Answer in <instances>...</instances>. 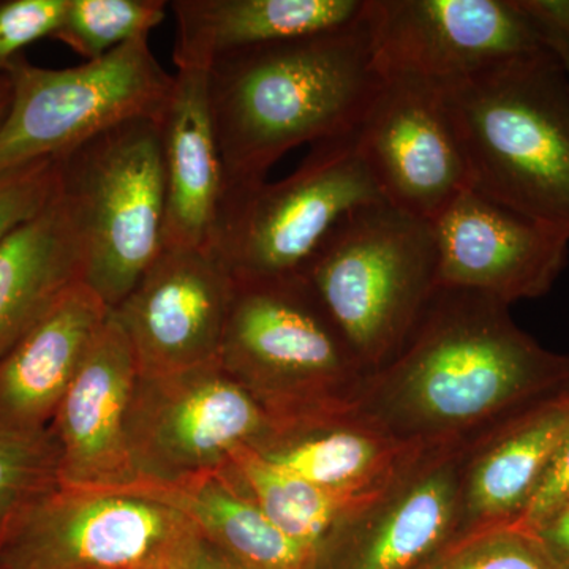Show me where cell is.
Here are the masks:
<instances>
[{"label":"cell","mask_w":569,"mask_h":569,"mask_svg":"<svg viewBox=\"0 0 569 569\" xmlns=\"http://www.w3.org/2000/svg\"><path fill=\"white\" fill-rule=\"evenodd\" d=\"M569 389V356L539 346L486 296L437 288L406 346L367 373L350 408L419 448L471 445Z\"/></svg>","instance_id":"1"},{"label":"cell","mask_w":569,"mask_h":569,"mask_svg":"<svg viewBox=\"0 0 569 569\" xmlns=\"http://www.w3.org/2000/svg\"><path fill=\"white\" fill-rule=\"evenodd\" d=\"M381 81L365 13L346 28L213 62L208 97L224 189L266 181L298 146L353 133Z\"/></svg>","instance_id":"2"},{"label":"cell","mask_w":569,"mask_h":569,"mask_svg":"<svg viewBox=\"0 0 569 569\" xmlns=\"http://www.w3.org/2000/svg\"><path fill=\"white\" fill-rule=\"evenodd\" d=\"M470 189L569 234V81L545 50L445 86Z\"/></svg>","instance_id":"3"},{"label":"cell","mask_w":569,"mask_h":569,"mask_svg":"<svg viewBox=\"0 0 569 569\" xmlns=\"http://www.w3.org/2000/svg\"><path fill=\"white\" fill-rule=\"evenodd\" d=\"M367 373L388 365L436 295L432 223L387 200L348 213L302 269Z\"/></svg>","instance_id":"4"},{"label":"cell","mask_w":569,"mask_h":569,"mask_svg":"<svg viewBox=\"0 0 569 569\" xmlns=\"http://www.w3.org/2000/svg\"><path fill=\"white\" fill-rule=\"evenodd\" d=\"M219 365L276 426L350 406L367 376L302 276L234 280Z\"/></svg>","instance_id":"5"},{"label":"cell","mask_w":569,"mask_h":569,"mask_svg":"<svg viewBox=\"0 0 569 569\" xmlns=\"http://www.w3.org/2000/svg\"><path fill=\"white\" fill-rule=\"evenodd\" d=\"M59 194L77 228L82 283L116 309L162 250V126L134 118L58 157Z\"/></svg>","instance_id":"6"},{"label":"cell","mask_w":569,"mask_h":569,"mask_svg":"<svg viewBox=\"0 0 569 569\" xmlns=\"http://www.w3.org/2000/svg\"><path fill=\"white\" fill-rule=\"evenodd\" d=\"M355 132L313 144L282 181L224 189L212 249L234 280L301 276L348 213L385 200Z\"/></svg>","instance_id":"7"},{"label":"cell","mask_w":569,"mask_h":569,"mask_svg":"<svg viewBox=\"0 0 569 569\" xmlns=\"http://www.w3.org/2000/svg\"><path fill=\"white\" fill-rule=\"evenodd\" d=\"M7 74L11 100L0 123V173L58 159L130 119L162 118L174 84L149 36L70 69H43L20 56Z\"/></svg>","instance_id":"8"},{"label":"cell","mask_w":569,"mask_h":569,"mask_svg":"<svg viewBox=\"0 0 569 569\" xmlns=\"http://www.w3.org/2000/svg\"><path fill=\"white\" fill-rule=\"evenodd\" d=\"M194 533L152 498L58 485L0 533V569H168Z\"/></svg>","instance_id":"9"},{"label":"cell","mask_w":569,"mask_h":569,"mask_svg":"<svg viewBox=\"0 0 569 569\" xmlns=\"http://www.w3.org/2000/svg\"><path fill=\"white\" fill-rule=\"evenodd\" d=\"M274 426L219 361L138 376L126 419L137 485H174L220 470L238 449L257 447Z\"/></svg>","instance_id":"10"},{"label":"cell","mask_w":569,"mask_h":569,"mask_svg":"<svg viewBox=\"0 0 569 569\" xmlns=\"http://www.w3.org/2000/svg\"><path fill=\"white\" fill-rule=\"evenodd\" d=\"M468 445L427 448L377 496L350 509L309 569H430L462 542Z\"/></svg>","instance_id":"11"},{"label":"cell","mask_w":569,"mask_h":569,"mask_svg":"<svg viewBox=\"0 0 569 569\" xmlns=\"http://www.w3.org/2000/svg\"><path fill=\"white\" fill-rule=\"evenodd\" d=\"M381 77L451 86L548 50L519 0H366Z\"/></svg>","instance_id":"12"},{"label":"cell","mask_w":569,"mask_h":569,"mask_svg":"<svg viewBox=\"0 0 569 569\" xmlns=\"http://www.w3.org/2000/svg\"><path fill=\"white\" fill-rule=\"evenodd\" d=\"M355 137L385 200L400 211L432 222L470 189L441 86L383 78Z\"/></svg>","instance_id":"13"},{"label":"cell","mask_w":569,"mask_h":569,"mask_svg":"<svg viewBox=\"0 0 569 569\" xmlns=\"http://www.w3.org/2000/svg\"><path fill=\"white\" fill-rule=\"evenodd\" d=\"M234 279L213 249H162L111 310L138 376H163L219 361Z\"/></svg>","instance_id":"14"},{"label":"cell","mask_w":569,"mask_h":569,"mask_svg":"<svg viewBox=\"0 0 569 569\" xmlns=\"http://www.w3.org/2000/svg\"><path fill=\"white\" fill-rule=\"evenodd\" d=\"M437 284L515 305L548 293L568 263L569 234L475 190L432 220Z\"/></svg>","instance_id":"15"},{"label":"cell","mask_w":569,"mask_h":569,"mask_svg":"<svg viewBox=\"0 0 569 569\" xmlns=\"http://www.w3.org/2000/svg\"><path fill=\"white\" fill-rule=\"evenodd\" d=\"M137 377L132 346L110 312L50 425L61 485L102 490L137 485L126 436Z\"/></svg>","instance_id":"16"},{"label":"cell","mask_w":569,"mask_h":569,"mask_svg":"<svg viewBox=\"0 0 569 569\" xmlns=\"http://www.w3.org/2000/svg\"><path fill=\"white\" fill-rule=\"evenodd\" d=\"M569 436V389L520 411L468 445L462 541L518 522Z\"/></svg>","instance_id":"17"},{"label":"cell","mask_w":569,"mask_h":569,"mask_svg":"<svg viewBox=\"0 0 569 569\" xmlns=\"http://www.w3.org/2000/svg\"><path fill=\"white\" fill-rule=\"evenodd\" d=\"M110 312L88 284L77 283L0 359V432L50 427Z\"/></svg>","instance_id":"18"},{"label":"cell","mask_w":569,"mask_h":569,"mask_svg":"<svg viewBox=\"0 0 569 569\" xmlns=\"http://www.w3.org/2000/svg\"><path fill=\"white\" fill-rule=\"evenodd\" d=\"M162 249H212L224 171L208 97V71L182 69L162 118Z\"/></svg>","instance_id":"19"},{"label":"cell","mask_w":569,"mask_h":569,"mask_svg":"<svg viewBox=\"0 0 569 569\" xmlns=\"http://www.w3.org/2000/svg\"><path fill=\"white\" fill-rule=\"evenodd\" d=\"M252 449L320 488L367 498L387 488L427 448L397 440L346 407L274 426Z\"/></svg>","instance_id":"20"},{"label":"cell","mask_w":569,"mask_h":569,"mask_svg":"<svg viewBox=\"0 0 569 569\" xmlns=\"http://www.w3.org/2000/svg\"><path fill=\"white\" fill-rule=\"evenodd\" d=\"M178 70L208 71L233 52L353 24L366 0H176Z\"/></svg>","instance_id":"21"},{"label":"cell","mask_w":569,"mask_h":569,"mask_svg":"<svg viewBox=\"0 0 569 569\" xmlns=\"http://www.w3.org/2000/svg\"><path fill=\"white\" fill-rule=\"evenodd\" d=\"M80 282V239L58 189L0 244V359Z\"/></svg>","instance_id":"22"},{"label":"cell","mask_w":569,"mask_h":569,"mask_svg":"<svg viewBox=\"0 0 569 569\" xmlns=\"http://www.w3.org/2000/svg\"><path fill=\"white\" fill-rule=\"evenodd\" d=\"M127 492L181 512L198 533L254 569H309L313 552L277 529L236 481L230 468L174 485H137Z\"/></svg>","instance_id":"23"},{"label":"cell","mask_w":569,"mask_h":569,"mask_svg":"<svg viewBox=\"0 0 569 569\" xmlns=\"http://www.w3.org/2000/svg\"><path fill=\"white\" fill-rule=\"evenodd\" d=\"M228 468L266 518L312 552L350 509L373 497L356 498L320 488L261 458L250 447L238 449Z\"/></svg>","instance_id":"24"},{"label":"cell","mask_w":569,"mask_h":569,"mask_svg":"<svg viewBox=\"0 0 569 569\" xmlns=\"http://www.w3.org/2000/svg\"><path fill=\"white\" fill-rule=\"evenodd\" d=\"M164 0H67L52 39L89 61H97L127 41L149 36L167 17Z\"/></svg>","instance_id":"25"},{"label":"cell","mask_w":569,"mask_h":569,"mask_svg":"<svg viewBox=\"0 0 569 569\" xmlns=\"http://www.w3.org/2000/svg\"><path fill=\"white\" fill-rule=\"evenodd\" d=\"M59 481V449L50 427L39 433L0 432V533Z\"/></svg>","instance_id":"26"},{"label":"cell","mask_w":569,"mask_h":569,"mask_svg":"<svg viewBox=\"0 0 569 569\" xmlns=\"http://www.w3.org/2000/svg\"><path fill=\"white\" fill-rule=\"evenodd\" d=\"M443 569H557L537 535L523 527H497L451 550Z\"/></svg>","instance_id":"27"},{"label":"cell","mask_w":569,"mask_h":569,"mask_svg":"<svg viewBox=\"0 0 569 569\" xmlns=\"http://www.w3.org/2000/svg\"><path fill=\"white\" fill-rule=\"evenodd\" d=\"M59 189L58 159L40 160L0 173V244L39 216Z\"/></svg>","instance_id":"28"},{"label":"cell","mask_w":569,"mask_h":569,"mask_svg":"<svg viewBox=\"0 0 569 569\" xmlns=\"http://www.w3.org/2000/svg\"><path fill=\"white\" fill-rule=\"evenodd\" d=\"M67 0H0V77L21 50L58 31Z\"/></svg>","instance_id":"29"},{"label":"cell","mask_w":569,"mask_h":569,"mask_svg":"<svg viewBox=\"0 0 569 569\" xmlns=\"http://www.w3.org/2000/svg\"><path fill=\"white\" fill-rule=\"evenodd\" d=\"M569 501V436L565 438L559 452L539 482L529 507L520 516L516 526L531 530L553 511Z\"/></svg>","instance_id":"30"},{"label":"cell","mask_w":569,"mask_h":569,"mask_svg":"<svg viewBox=\"0 0 569 569\" xmlns=\"http://www.w3.org/2000/svg\"><path fill=\"white\" fill-rule=\"evenodd\" d=\"M168 569H254L216 548L212 542L194 533Z\"/></svg>","instance_id":"31"},{"label":"cell","mask_w":569,"mask_h":569,"mask_svg":"<svg viewBox=\"0 0 569 569\" xmlns=\"http://www.w3.org/2000/svg\"><path fill=\"white\" fill-rule=\"evenodd\" d=\"M557 569H569V501L531 529Z\"/></svg>","instance_id":"32"},{"label":"cell","mask_w":569,"mask_h":569,"mask_svg":"<svg viewBox=\"0 0 569 569\" xmlns=\"http://www.w3.org/2000/svg\"><path fill=\"white\" fill-rule=\"evenodd\" d=\"M533 20V18H531ZM546 47L559 59L569 81V29L559 28V26L548 24V22L535 21Z\"/></svg>","instance_id":"33"},{"label":"cell","mask_w":569,"mask_h":569,"mask_svg":"<svg viewBox=\"0 0 569 569\" xmlns=\"http://www.w3.org/2000/svg\"><path fill=\"white\" fill-rule=\"evenodd\" d=\"M11 100V84L9 74H2L0 77V123L6 119L7 112H9Z\"/></svg>","instance_id":"34"},{"label":"cell","mask_w":569,"mask_h":569,"mask_svg":"<svg viewBox=\"0 0 569 569\" xmlns=\"http://www.w3.org/2000/svg\"><path fill=\"white\" fill-rule=\"evenodd\" d=\"M445 560H447V557H445V559H443V560L438 561V563L436 565V567H432V568H430V569H443V567H445Z\"/></svg>","instance_id":"35"}]
</instances>
